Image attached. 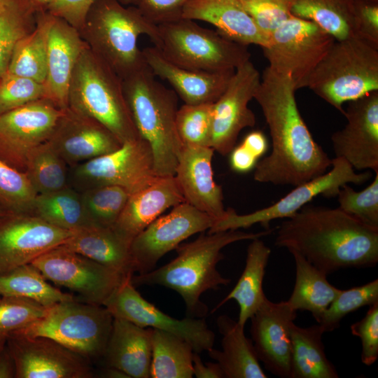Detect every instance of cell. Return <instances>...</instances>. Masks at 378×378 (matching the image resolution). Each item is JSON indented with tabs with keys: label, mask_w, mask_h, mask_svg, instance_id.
<instances>
[{
	"label": "cell",
	"mask_w": 378,
	"mask_h": 378,
	"mask_svg": "<svg viewBox=\"0 0 378 378\" xmlns=\"http://www.w3.org/2000/svg\"><path fill=\"white\" fill-rule=\"evenodd\" d=\"M296 90L288 76L265 69L253 99L268 125L272 148L255 167L253 178L258 182L297 186L331 166L298 110Z\"/></svg>",
	"instance_id": "cell-1"
},
{
	"label": "cell",
	"mask_w": 378,
	"mask_h": 378,
	"mask_svg": "<svg viewBox=\"0 0 378 378\" xmlns=\"http://www.w3.org/2000/svg\"><path fill=\"white\" fill-rule=\"evenodd\" d=\"M274 244L297 252L327 275L378 262V229L339 208L304 206L279 226Z\"/></svg>",
	"instance_id": "cell-2"
},
{
	"label": "cell",
	"mask_w": 378,
	"mask_h": 378,
	"mask_svg": "<svg viewBox=\"0 0 378 378\" xmlns=\"http://www.w3.org/2000/svg\"><path fill=\"white\" fill-rule=\"evenodd\" d=\"M272 231L270 228L255 233L229 230L201 234L192 241L178 246L176 256L164 265L144 274H133L132 282L135 287L161 286L170 288L183 300L188 316L204 318L208 308L200 300L202 295L231 281L217 270L218 263L224 258L222 249L237 241L261 238Z\"/></svg>",
	"instance_id": "cell-3"
},
{
	"label": "cell",
	"mask_w": 378,
	"mask_h": 378,
	"mask_svg": "<svg viewBox=\"0 0 378 378\" xmlns=\"http://www.w3.org/2000/svg\"><path fill=\"white\" fill-rule=\"evenodd\" d=\"M88 48L122 80L146 66L138 46L141 35L154 46L159 38L158 25L148 20L135 6L120 0H97L79 31Z\"/></svg>",
	"instance_id": "cell-4"
},
{
	"label": "cell",
	"mask_w": 378,
	"mask_h": 378,
	"mask_svg": "<svg viewBox=\"0 0 378 378\" xmlns=\"http://www.w3.org/2000/svg\"><path fill=\"white\" fill-rule=\"evenodd\" d=\"M122 87L139 136L152 149L156 174L174 176L183 147L176 126V93L159 82L147 65L122 79Z\"/></svg>",
	"instance_id": "cell-5"
},
{
	"label": "cell",
	"mask_w": 378,
	"mask_h": 378,
	"mask_svg": "<svg viewBox=\"0 0 378 378\" xmlns=\"http://www.w3.org/2000/svg\"><path fill=\"white\" fill-rule=\"evenodd\" d=\"M67 104L72 111L104 125L121 144L139 138L125 100L122 80L88 46L74 67Z\"/></svg>",
	"instance_id": "cell-6"
},
{
	"label": "cell",
	"mask_w": 378,
	"mask_h": 378,
	"mask_svg": "<svg viewBox=\"0 0 378 378\" xmlns=\"http://www.w3.org/2000/svg\"><path fill=\"white\" fill-rule=\"evenodd\" d=\"M306 88L344 114V103L378 91V48L356 37L335 40Z\"/></svg>",
	"instance_id": "cell-7"
},
{
	"label": "cell",
	"mask_w": 378,
	"mask_h": 378,
	"mask_svg": "<svg viewBox=\"0 0 378 378\" xmlns=\"http://www.w3.org/2000/svg\"><path fill=\"white\" fill-rule=\"evenodd\" d=\"M155 46L164 57L181 67L203 71L235 70L250 60L246 45L194 20L180 18L158 25Z\"/></svg>",
	"instance_id": "cell-8"
},
{
	"label": "cell",
	"mask_w": 378,
	"mask_h": 378,
	"mask_svg": "<svg viewBox=\"0 0 378 378\" xmlns=\"http://www.w3.org/2000/svg\"><path fill=\"white\" fill-rule=\"evenodd\" d=\"M113 318L103 305L74 299L48 307L43 317L11 335L51 338L91 361L103 357Z\"/></svg>",
	"instance_id": "cell-9"
},
{
	"label": "cell",
	"mask_w": 378,
	"mask_h": 378,
	"mask_svg": "<svg viewBox=\"0 0 378 378\" xmlns=\"http://www.w3.org/2000/svg\"><path fill=\"white\" fill-rule=\"evenodd\" d=\"M335 39L316 23L294 15L269 35L262 48L274 71L288 76L296 90L307 81Z\"/></svg>",
	"instance_id": "cell-10"
},
{
	"label": "cell",
	"mask_w": 378,
	"mask_h": 378,
	"mask_svg": "<svg viewBox=\"0 0 378 378\" xmlns=\"http://www.w3.org/2000/svg\"><path fill=\"white\" fill-rule=\"evenodd\" d=\"M330 167L329 172L295 186L284 197L267 207L244 215H239L233 209H227L225 217L216 221L209 232L247 228L257 223L269 229L272 220L292 216L316 196L336 197L343 186L360 185L372 176L369 172L356 173L342 158L332 159Z\"/></svg>",
	"instance_id": "cell-11"
},
{
	"label": "cell",
	"mask_w": 378,
	"mask_h": 378,
	"mask_svg": "<svg viewBox=\"0 0 378 378\" xmlns=\"http://www.w3.org/2000/svg\"><path fill=\"white\" fill-rule=\"evenodd\" d=\"M71 169L72 188L78 192L114 185L125 188L131 195L159 177L155 170L152 149L141 137L125 141L118 149Z\"/></svg>",
	"instance_id": "cell-12"
},
{
	"label": "cell",
	"mask_w": 378,
	"mask_h": 378,
	"mask_svg": "<svg viewBox=\"0 0 378 378\" xmlns=\"http://www.w3.org/2000/svg\"><path fill=\"white\" fill-rule=\"evenodd\" d=\"M57 286L76 292L88 303L104 305L128 275L102 265L62 244L31 262Z\"/></svg>",
	"instance_id": "cell-13"
},
{
	"label": "cell",
	"mask_w": 378,
	"mask_h": 378,
	"mask_svg": "<svg viewBox=\"0 0 378 378\" xmlns=\"http://www.w3.org/2000/svg\"><path fill=\"white\" fill-rule=\"evenodd\" d=\"M127 276L104 305L114 318L126 320L139 326L162 330L182 338L201 354L214 347L215 334L204 318H173L147 301Z\"/></svg>",
	"instance_id": "cell-14"
},
{
	"label": "cell",
	"mask_w": 378,
	"mask_h": 378,
	"mask_svg": "<svg viewBox=\"0 0 378 378\" xmlns=\"http://www.w3.org/2000/svg\"><path fill=\"white\" fill-rule=\"evenodd\" d=\"M215 222L186 202L173 206L169 213L158 217L132 241L134 273L151 271L166 253L192 235L209 230Z\"/></svg>",
	"instance_id": "cell-15"
},
{
	"label": "cell",
	"mask_w": 378,
	"mask_h": 378,
	"mask_svg": "<svg viewBox=\"0 0 378 378\" xmlns=\"http://www.w3.org/2000/svg\"><path fill=\"white\" fill-rule=\"evenodd\" d=\"M65 109L41 99L0 115V158L24 172L28 153L49 140Z\"/></svg>",
	"instance_id": "cell-16"
},
{
	"label": "cell",
	"mask_w": 378,
	"mask_h": 378,
	"mask_svg": "<svg viewBox=\"0 0 378 378\" xmlns=\"http://www.w3.org/2000/svg\"><path fill=\"white\" fill-rule=\"evenodd\" d=\"M260 74L251 60L237 68L229 83L213 103L211 147L222 155L230 153L240 132L255 125L248 106L260 82Z\"/></svg>",
	"instance_id": "cell-17"
},
{
	"label": "cell",
	"mask_w": 378,
	"mask_h": 378,
	"mask_svg": "<svg viewBox=\"0 0 378 378\" xmlns=\"http://www.w3.org/2000/svg\"><path fill=\"white\" fill-rule=\"evenodd\" d=\"M6 344L15 360V378H90V360L46 337L11 335Z\"/></svg>",
	"instance_id": "cell-18"
},
{
	"label": "cell",
	"mask_w": 378,
	"mask_h": 378,
	"mask_svg": "<svg viewBox=\"0 0 378 378\" xmlns=\"http://www.w3.org/2000/svg\"><path fill=\"white\" fill-rule=\"evenodd\" d=\"M72 233L30 214H8L0 220V275L31 263Z\"/></svg>",
	"instance_id": "cell-19"
},
{
	"label": "cell",
	"mask_w": 378,
	"mask_h": 378,
	"mask_svg": "<svg viewBox=\"0 0 378 378\" xmlns=\"http://www.w3.org/2000/svg\"><path fill=\"white\" fill-rule=\"evenodd\" d=\"M346 124L331 136L335 158L357 170L378 172V91L348 102Z\"/></svg>",
	"instance_id": "cell-20"
},
{
	"label": "cell",
	"mask_w": 378,
	"mask_h": 378,
	"mask_svg": "<svg viewBox=\"0 0 378 378\" xmlns=\"http://www.w3.org/2000/svg\"><path fill=\"white\" fill-rule=\"evenodd\" d=\"M297 311L286 301L267 297L251 317V340L260 362L275 376L291 378L290 325Z\"/></svg>",
	"instance_id": "cell-21"
},
{
	"label": "cell",
	"mask_w": 378,
	"mask_h": 378,
	"mask_svg": "<svg viewBox=\"0 0 378 378\" xmlns=\"http://www.w3.org/2000/svg\"><path fill=\"white\" fill-rule=\"evenodd\" d=\"M214 153L211 147L183 146L174 177L185 202L216 222L225 218L227 211L224 208L222 188L214 178Z\"/></svg>",
	"instance_id": "cell-22"
},
{
	"label": "cell",
	"mask_w": 378,
	"mask_h": 378,
	"mask_svg": "<svg viewBox=\"0 0 378 378\" xmlns=\"http://www.w3.org/2000/svg\"><path fill=\"white\" fill-rule=\"evenodd\" d=\"M48 141L71 167L111 153L122 144L104 125L69 108Z\"/></svg>",
	"instance_id": "cell-23"
},
{
	"label": "cell",
	"mask_w": 378,
	"mask_h": 378,
	"mask_svg": "<svg viewBox=\"0 0 378 378\" xmlns=\"http://www.w3.org/2000/svg\"><path fill=\"white\" fill-rule=\"evenodd\" d=\"M152 73L167 81L187 104L214 103L226 89L235 70L203 71L188 69L166 59L155 46L142 50Z\"/></svg>",
	"instance_id": "cell-24"
},
{
	"label": "cell",
	"mask_w": 378,
	"mask_h": 378,
	"mask_svg": "<svg viewBox=\"0 0 378 378\" xmlns=\"http://www.w3.org/2000/svg\"><path fill=\"white\" fill-rule=\"evenodd\" d=\"M86 46L78 30L65 20L50 14L45 82L46 99L62 109L68 107L67 97L71 78Z\"/></svg>",
	"instance_id": "cell-25"
},
{
	"label": "cell",
	"mask_w": 378,
	"mask_h": 378,
	"mask_svg": "<svg viewBox=\"0 0 378 378\" xmlns=\"http://www.w3.org/2000/svg\"><path fill=\"white\" fill-rule=\"evenodd\" d=\"M185 202L174 176H159L130 195L112 228L127 241L141 232L167 209Z\"/></svg>",
	"instance_id": "cell-26"
},
{
	"label": "cell",
	"mask_w": 378,
	"mask_h": 378,
	"mask_svg": "<svg viewBox=\"0 0 378 378\" xmlns=\"http://www.w3.org/2000/svg\"><path fill=\"white\" fill-rule=\"evenodd\" d=\"M181 18L210 23L225 37L244 45L262 48L268 44L269 37L239 0H190L184 6Z\"/></svg>",
	"instance_id": "cell-27"
},
{
	"label": "cell",
	"mask_w": 378,
	"mask_h": 378,
	"mask_svg": "<svg viewBox=\"0 0 378 378\" xmlns=\"http://www.w3.org/2000/svg\"><path fill=\"white\" fill-rule=\"evenodd\" d=\"M151 328L113 318L103 356L106 366L117 368L129 378H149L152 356Z\"/></svg>",
	"instance_id": "cell-28"
},
{
	"label": "cell",
	"mask_w": 378,
	"mask_h": 378,
	"mask_svg": "<svg viewBox=\"0 0 378 378\" xmlns=\"http://www.w3.org/2000/svg\"><path fill=\"white\" fill-rule=\"evenodd\" d=\"M62 245L124 275L134 274L131 242L112 227H82L74 231Z\"/></svg>",
	"instance_id": "cell-29"
},
{
	"label": "cell",
	"mask_w": 378,
	"mask_h": 378,
	"mask_svg": "<svg viewBox=\"0 0 378 378\" xmlns=\"http://www.w3.org/2000/svg\"><path fill=\"white\" fill-rule=\"evenodd\" d=\"M216 324L222 335V349L213 347L207 352L220 366L224 378H267L244 327L225 314L217 318Z\"/></svg>",
	"instance_id": "cell-30"
},
{
	"label": "cell",
	"mask_w": 378,
	"mask_h": 378,
	"mask_svg": "<svg viewBox=\"0 0 378 378\" xmlns=\"http://www.w3.org/2000/svg\"><path fill=\"white\" fill-rule=\"evenodd\" d=\"M251 241L246 250L245 267L239 279L228 295L212 311H216L230 300H235L239 309L237 322L243 327L266 298L263 280L271 254V248L260 238Z\"/></svg>",
	"instance_id": "cell-31"
},
{
	"label": "cell",
	"mask_w": 378,
	"mask_h": 378,
	"mask_svg": "<svg viewBox=\"0 0 378 378\" xmlns=\"http://www.w3.org/2000/svg\"><path fill=\"white\" fill-rule=\"evenodd\" d=\"M324 333L319 323L307 328L291 323V378L339 377L326 356L322 341Z\"/></svg>",
	"instance_id": "cell-32"
},
{
	"label": "cell",
	"mask_w": 378,
	"mask_h": 378,
	"mask_svg": "<svg viewBox=\"0 0 378 378\" xmlns=\"http://www.w3.org/2000/svg\"><path fill=\"white\" fill-rule=\"evenodd\" d=\"M290 253L295 261V279L287 302L295 311L309 312L318 323L341 289L329 283L328 275L302 255L295 251Z\"/></svg>",
	"instance_id": "cell-33"
},
{
	"label": "cell",
	"mask_w": 378,
	"mask_h": 378,
	"mask_svg": "<svg viewBox=\"0 0 378 378\" xmlns=\"http://www.w3.org/2000/svg\"><path fill=\"white\" fill-rule=\"evenodd\" d=\"M33 31L20 38L13 50L7 73L45 83L47 76L48 12L36 13Z\"/></svg>",
	"instance_id": "cell-34"
},
{
	"label": "cell",
	"mask_w": 378,
	"mask_h": 378,
	"mask_svg": "<svg viewBox=\"0 0 378 378\" xmlns=\"http://www.w3.org/2000/svg\"><path fill=\"white\" fill-rule=\"evenodd\" d=\"M151 378H192L194 350L187 341L152 328Z\"/></svg>",
	"instance_id": "cell-35"
},
{
	"label": "cell",
	"mask_w": 378,
	"mask_h": 378,
	"mask_svg": "<svg viewBox=\"0 0 378 378\" xmlns=\"http://www.w3.org/2000/svg\"><path fill=\"white\" fill-rule=\"evenodd\" d=\"M291 13L316 23L335 40L354 37L353 0H293Z\"/></svg>",
	"instance_id": "cell-36"
},
{
	"label": "cell",
	"mask_w": 378,
	"mask_h": 378,
	"mask_svg": "<svg viewBox=\"0 0 378 378\" xmlns=\"http://www.w3.org/2000/svg\"><path fill=\"white\" fill-rule=\"evenodd\" d=\"M31 214L72 232L93 225L85 213L80 192L70 186L55 192L37 195Z\"/></svg>",
	"instance_id": "cell-37"
},
{
	"label": "cell",
	"mask_w": 378,
	"mask_h": 378,
	"mask_svg": "<svg viewBox=\"0 0 378 378\" xmlns=\"http://www.w3.org/2000/svg\"><path fill=\"white\" fill-rule=\"evenodd\" d=\"M13 295L31 299L50 307L62 301L75 299L50 284L32 263L20 266L0 275V296Z\"/></svg>",
	"instance_id": "cell-38"
},
{
	"label": "cell",
	"mask_w": 378,
	"mask_h": 378,
	"mask_svg": "<svg viewBox=\"0 0 378 378\" xmlns=\"http://www.w3.org/2000/svg\"><path fill=\"white\" fill-rule=\"evenodd\" d=\"M24 172L37 195L59 190L69 186V165L48 141L30 150Z\"/></svg>",
	"instance_id": "cell-39"
},
{
	"label": "cell",
	"mask_w": 378,
	"mask_h": 378,
	"mask_svg": "<svg viewBox=\"0 0 378 378\" xmlns=\"http://www.w3.org/2000/svg\"><path fill=\"white\" fill-rule=\"evenodd\" d=\"M85 213L93 225L112 227L130 193L125 188L104 185L80 192Z\"/></svg>",
	"instance_id": "cell-40"
},
{
	"label": "cell",
	"mask_w": 378,
	"mask_h": 378,
	"mask_svg": "<svg viewBox=\"0 0 378 378\" xmlns=\"http://www.w3.org/2000/svg\"><path fill=\"white\" fill-rule=\"evenodd\" d=\"M37 193L25 172L0 158V207L8 214H30Z\"/></svg>",
	"instance_id": "cell-41"
},
{
	"label": "cell",
	"mask_w": 378,
	"mask_h": 378,
	"mask_svg": "<svg viewBox=\"0 0 378 378\" xmlns=\"http://www.w3.org/2000/svg\"><path fill=\"white\" fill-rule=\"evenodd\" d=\"M378 302V279L341 290L337 297L324 312L318 323L324 332L337 329L342 320L349 314Z\"/></svg>",
	"instance_id": "cell-42"
},
{
	"label": "cell",
	"mask_w": 378,
	"mask_h": 378,
	"mask_svg": "<svg viewBox=\"0 0 378 378\" xmlns=\"http://www.w3.org/2000/svg\"><path fill=\"white\" fill-rule=\"evenodd\" d=\"M212 109L213 103L184 104L178 108L176 126L183 146L211 147Z\"/></svg>",
	"instance_id": "cell-43"
},
{
	"label": "cell",
	"mask_w": 378,
	"mask_h": 378,
	"mask_svg": "<svg viewBox=\"0 0 378 378\" xmlns=\"http://www.w3.org/2000/svg\"><path fill=\"white\" fill-rule=\"evenodd\" d=\"M337 197L339 209L363 224L378 229V172L363 190L357 192L346 184Z\"/></svg>",
	"instance_id": "cell-44"
},
{
	"label": "cell",
	"mask_w": 378,
	"mask_h": 378,
	"mask_svg": "<svg viewBox=\"0 0 378 378\" xmlns=\"http://www.w3.org/2000/svg\"><path fill=\"white\" fill-rule=\"evenodd\" d=\"M48 307L29 298L0 296V336L7 338L43 317Z\"/></svg>",
	"instance_id": "cell-45"
},
{
	"label": "cell",
	"mask_w": 378,
	"mask_h": 378,
	"mask_svg": "<svg viewBox=\"0 0 378 378\" xmlns=\"http://www.w3.org/2000/svg\"><path fill=\"white\" fill-rule=\"evenodd\" d=\"M45 83L6 73L0 77V115L30 102L46 99Z\"/></svg>",
	"instance_id": "cell-46"
},
{
	"label": "cell",
	"mask_w": 378,
	"mask_h": 378,
	"mask_svg": "<svg viewBox=\"0 0 378 378\" xmlns=\"http://www.w3.org/2000/svg\"><path fill=\"white\" fill-rule=\"evenodd\" d=\"M35 16L20 12H0V77L7 72L16 43L34 29Z\"/></svg>",
	"instance_id": "cell-47"
},
{
	"label": "cell",
	"mask_w": 378,
	"mask_h": 378,
	"mask_svg": "<svg viewBox=\"0 0 378 378\" xmlns=\"http://www.w3.org/2000/svg\"><path fill=\"white\" fill-rule=\"evenodd\" d=\"M257 27L268 37L293 15V0H239Z\"/></svg>",
	"instance_id": "cell-48"
},
{
	"label": "cell",
	"mask_w": 378,
	"mask_h": 378,
	"mask_svg": "<svg viewBox=\"0 0 378 378\" xmlns=\"http://www.w3.org/2000/svg\"><path fill=\"white\" fill-rule=\"evenodd\" d=\"M350 328L351 334L360 340L362 363L372 365L378 358V302L369 306L365 316Z\"/></svg>",
	"instance_id": "cell-49"
},
{
	"label": "cell",
	"mask_w": 378,
	"mask_h": 378,
	"mask_svg": "<svg viewBox=\"0 0 378 378\" xmlns=\"http://www.w3.org/2000/svg\"><path fill=\"white\" fill-rule=\"evenodd\" d=\"M353 1L354 37L378 48V1Z\"/></svg>",
	"instance_id": "cell-50"
},
{
	"label": "cell",
	"mask_w": 378,
	"mask_h": 378,
	"mask_svg": "<svg viewBox=\"0 0 378 378\" xmlns=\"http://www.w3.org/2000/svg\"><path fill=\"white\" fill-rule=\"evenodd\" d=\"M190 0H136L135 6L150 22L159 25L181 18Z\"/></svg>",
	"instance_id": "cell-51"
},
{
	"label": "cell",
	"mask_w": 378,
	"mask_h": 378,
	"mask_svg": "<svg viewBox=\"0 0 378 378\" xmlns=\"http://www.w3.org/2000/svg\"><path fill=\"white\" fill-rule=\"evenodd\" d=\"M96 1L54 0L47 12L65 20L79 31L84 25L89 10Z\"/></svg>",
	"instance_id": "cell-52"
},
{
	"label": "cell",
	"mask_w": 378,
	"mask_h": 378,
	"mask_svg": "<svg viewBox=\"0 0 378 378\" xmlns=\"http://www.w3.org/2000/svg\"><path fill=\"white\" fill-rule=\"evenodd\" d=\"M229 154L230 167L238 173L249 172L258 162V159L242 144L234 146Z\"/></svg>",
	"instance_id": "cell-53"
},
{
	"label": "cell",
	"mask_w": 378,
	"mask_h": 378,
	"mask_svg": "<svg viewBox=\"0 0 378 378\" xmlns=\"http://www.w3.org/2000/svg\"><path fill=\"white\" fill-rule=\"evenodd\" d=\"M192 374L197 378H224L223 370L217 362L204 363L200 354L194 352Z\"/></svg>",
	"instance_id": "cell-54"
},
{
	"label": "cell",
	"mask_w": 378,
	"mask_h": 378,
	"mask_svg": "<svg viewBox=\"0 0 378 378\" xmlns=\"http://www.w3.org/2000/svg\"><path fill=\"white\" fill-rule=\"evenodd\" d=\"M258 159L263 156L268 149V141L260 130H254L247 134L241 143Z\"/></svg>",
	"instance_id": "cell-55"
},
{
	"label": "cell",
	"mask_w": 378,
	"mask_h": 378,
	"mask_svg": "<svg viewBox=\"0 0 378 378\" xmlns=\"http://www.w3.org/2000/svg\"><path fill=\"white\" fill-rule=\"evenodd\" d=\"M15 360L6 343L0 351V378H15Z\"/></svg>",
	"instance_id": "cell-56"
},
{
	"label": "cell",
	"mask_w": 378,
	"mask_h": 378,
	"mask_svg": "<svg viewBox=\"0 0 378 378\" xmlns=\"http://www.w3.org/2000/svg\"><path fill=\"white\" fill-rule=\"evenodd\" d=\"M6 11L36 15L30 0H0V12Z\"/></svg>",
	"instance_id": "cell-57"
},
{
	"label": "cell",
	"mask_w": 378,
	"mask_h": 378,
	"mask_svg": "<svg viewBox=\"0 0 378 378\" xmlns=\"http://www.w3.org/2000/svg\"><path fill=\"white\" fill-rule=\"evenodd\" d=\"M102 377L108 378H129V377L122 371L113 368L106 366L102 371Z\"/></svg>",
	"instance_id": "cell-58"
},
{
	"label": "cell",
	"mask_w": 378,
	"mask_h": 378,
	"mask_svg": "<svg viewBox=\"0 0 378 378\" xmlns=\"http://www.w3.org/2000/svg\"><path fill=\"white\" fill-rule=\"evenodd\" d=\"M54 0H30L31 6L36 12H47L48 7Z\"/></svg>",
	"instance_id": "cell-59"
},
{
	"label": "cell",
	"mask_w": 378,
	"mask_h": 378,
	"mask_svg": "<svg viewBox=\"0 0 378 378\" xmlns=\"http://www.w3.org/2000/svg\"><path fill=\"white\" fill-rule=\"evenodd\" d=\"M6 343V337L4 336H0V351L4 348Z\"/></svg>",
	"instance_id": "cell-60"
},
{
	"label": "cell",
	"mask_w": 378,
	"mask_h": 378,
	"mask_svg": "<svg viewBox=\"0 0 378 378\" xmlns=\"http://www.w3.org/2000/svg\"><path fill=\"white\" fill-rule=\"evenodd\" d=\"M123 4H133L135 5L136 0H120Z\"/></svg>",
	"instance_id": "cell-61"
},
{
	"label": "cell",
	"mask_w": 378,
	"mask_h": 378,
	"mask_svg": "<svg viewBox=\"0 0 378 378\" xmlns=\"http://www.w3.org/2000/svg\"><path fill=\"white\" fill-rule=\"evenodd\" d=\"M8 213L5 211L2 208L0 207V220L4 218L6 215H7Z\"/></svg>",
	"instance_id": "cell-62"
},
{
	"label": "cell",
	"mask_w": 378,
	"mask_h": 378,
	"mask_svg": "<svg viewBox=\"0 0 378 378\" xmlns=\"http://www.w3.org/2000/svg\"><path fill=\"white\" fill-rule=\"evenodd\" d=\"M363 1H378V0H363Z\"/></svg>",
	"instance_id": "cell-63"
}]
</instances>
